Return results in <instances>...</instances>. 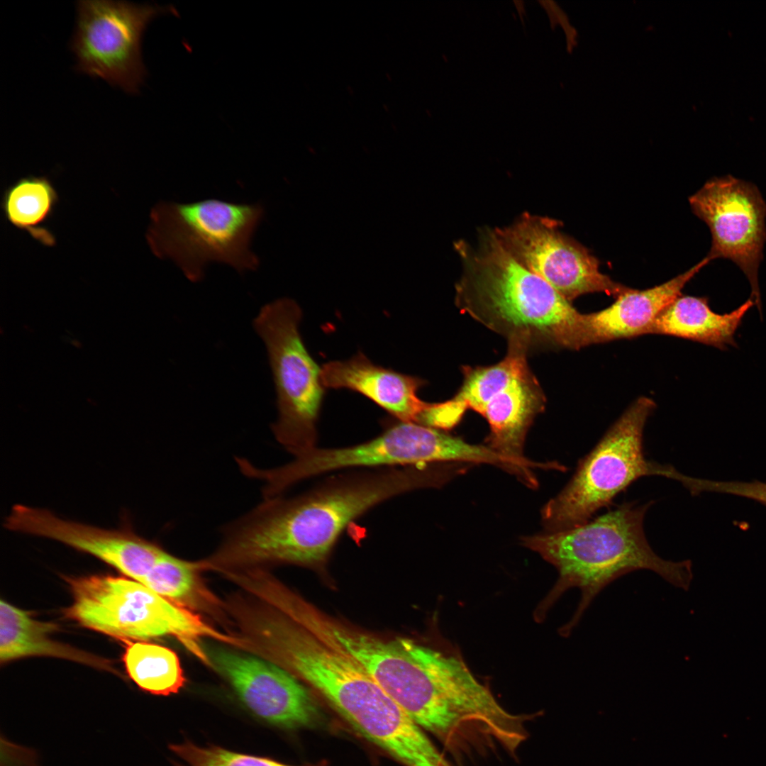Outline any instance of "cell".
<instances>
[{"label":"cell","instance_id":"6da1fadb","mask_svg":"<svg viewBox=\"0 0 766 766\" xmlns=\"http://www.w3.org/2000/svg\"><path fill=\"white\" fill-rule=\"evenodd\" d=\"M345 471L296 496L264 499L226 525L212 554L213 563L223 570L270 563L322 566L345 529L369 510L440 483L439 470L433 465Z\"/></svg>","mask_w":766,"mask_h":766},{"label":"cell","instance_id":"7a4b0ae2","mask_svg":"<svg viewBox=\"0 0 766 766\" xmlns=\"http://www.w3.org/2000/svg\"><path fill=\"white\" fill-rule=\"evenodd\" d=\"M463 271L455 285L457 308L528 352L588 345L585 314L505 250L493 230L477 248L455 244Z\"/></svg>","mask_w":766,"mask_h":766},{"label":"cell","instance_id":"3957f363","mask_svg":"<svg viewBox=\"0 0 766 766\" xmlns=\"http://www.w3.org/2000/svg\"><path fill=\"white\" fill-rule=\"evenodd\" d=\"M652 501L624 503L599 516L569 529L523 537L522 544L538 553L558 572V579L535 611L538 621L571 588L581 598L571 619L560 628L568 636L599 593L621 576L648 570L672 585L687 589L691 562L667 560L652 549L645 535L643 519Z\"/></svg>","mask_w":766,"mask_h":766},{"label":"cell","instance_id":"277c9868","mask_svg":"<svg viewBox=\"0 0 766 766\" xmlns=\"http://www.w3.org/2000/svg\"><path fill=\"white\" fill-rule=\"evenodd\" d=\"M72 604L65 616L84 628L124 643L172 636L206 665L204 639L233 645L235 638L206 623L198 614L125 577H65Z\"/></svg>","mask_w":766,"mask_h":766},{"label":"cell","instance_id":"5b68a950","mask_svg":"<svg viewBox=\"0 0 766 766\" xmlns=\"http://www.w3.org/2000/svg\"><path fill=\"white\" fill-rule=\"evenodd\" d=\"M528 351L508 344L500 362L489 366H464L463 382L454 396L440 403H428L419 423L447 431L472 409L487 421L490 432L486 445L496 453L532 468L554 470L555 463L533 462L523 456L527 432L545 407V396L530 369Z\"/></svg>","mask_w":766,"mask_h":766},{"label":"cell","instance_id":"8992f818","mask_svg":"<svg viewBox=\"0 0 766 766\" xmlns=\"http://www.w3.org/2000/svg\"><path fill=\"white\" fill-rule=\"evenodd\" d=\"M655 408L650 398L633 402L578 463L571 479L541 511L547 533L578 526L638 479L660 475L681 482L687 489L692 477L671 465L648 460L643 446V429Z\"/></svg>","mask_w":766,"mask_h":766},{"label":"cell","instance_id":"52a82bcc","mask_svg":"<svg viewBox=\"0 0 766 766\" xmlns=\"http://www.w3.org/2000/svg\"><path fill=\"white\" fill-rule=\"evenodd\" d=\"M263 215L259 204L160 201L150 211L146 239L155 256L172 260L192 282L200 281L211 262L242 273L259 265L250 243Z\"/></svg>","mask_w":766,"mask_h":766},{"label":"cell","instance_id":"ba28073f","mask_svg":"<svg viewBox=\"0 0 766 766\" xmlns=\"http://www.w3.org/2000/svg\"><path fill=\"white\" fill-rule=\"evenodd\" d=\"M301 314L294 301L282 298L262 306L253 323L267 348L276 388L278 417L272 430L294 457L317 447L316 426L326 392L321 368L299 333Z\"/></svg>","mask_w":766,"mask_h":766},{"label":"cell","instance_id":"9c48e42d","mask_svg":"<svg viewBox=\"0 0 766 766\" xmlns=\"http://www.w3.org/2000/svg\"><path fill=\"white\" fill-rule=\"evenodd\" d=\"M175 10L126 1H77L70 44L76 70L137 94L147 76L142 56L143 33L155 18Z\"/></svg>","mask_w":766,"mask_h":766},{"label":"cell","instance_id":"30bf717a","mask_svg":"<svg viewBox=\"0 0 766 766\" xmlns=\"http://www.w3.org/2000/svg\"><path fill=\"white\" fill-rule=\"evenodd\" d=\"M475 445L440 430L398 421L378 436L357 445L314 449L282 465L280 476L289 487L321 474L353 469L380 468L445 462L469 463Z\"/></svg>","mask_w":766,"mask_h":766},{"label":"cell","instance_id":"8fae6325","mask_svg":"<svg viewBox=\"0 0 766 766\" xmlns=\"http://www.w3.org/2000/svg\"><path fill=\"white\" fill-rule=\"evenodd\" d=\"M494 231L518 263L570 303L588 293L604 292L616 298L629 289L601 273L597 259L561 233L555 220L525 213Z\"/></svg>","mask_w":766,"mask_h":766},{"label":"cell","instance_id":"7c38bea8","mask_svg":"<svg viewBox=\"0 0 766 766\" xmlns=\"http://www.w3.org/2000/svg\"><path fill=\"white\" fill-rule=\"evenodd\" d=\"M689 202L711 234L706 257L733 262L747 277L750 299L761 310L757 274L766 240V203L757 187L731 175L713 177Z\"/></svg>","mask_w":766,"mask_h":766},{"label":"cell","instance_id":"4fadbf2b","mask_svg":"<svg viewBox=\"0 0 766 766\" xmlns=\"http://www.w3.org/2000/svg\"><path fill=\"white\" fill-rule=\"evenodd\" d=\"M211 667L255 716L279 728L311 727L320 718L311 692L297 677L265 658L204 645Z\"/></svg>","mask_w":766,"mask_h":766},{"label":"cell","instance_id":"5bb4252c","mask_svg":"<svg viewBox=\"0 0 766 766\" xmlns=\"http://www.w3.org/2000/svg\"><path fill=\"white\" fill-rule=\"evenodd\" d=\"M6 529L46 538L88 553L128 577L142 582L165 552L128 530H107L57 517L48 510L17 504Z\"/></svg>","mask_w":766,"mask_h":766},{"label":"cell","instance_id":"9a60e30c","mask_svg":"<svg viewBox=\"0 0 766 766\" xmlns=\"http://www.w3.org/2000/svg\"><path fill=\"white\" fill-rule=\"evenodd\" d=\"M321 379L325 388L360 393L400 421L418 423L428 404L417 394L423 379L375 365L360 352L324 364Z\"/></svg>","mask_w":766,"mask_h":766},{"label":"cell","instance_id":"2e32d148","mask_svg":"<svg viewBox=\"0 0 766 766\" xmlns=\"http://www.w3.org/2000/svg\"><path fill=\"white\" fill-rule=\"evenodd\" d=\"M710 261L706 257L685 272L654 287L629 289L606 309L585 314L588 345L649 334L657 317Z\"/></svg>","mask_w":766,"mask_h":766},{"label":"cell","instance_id":"e0dca14e","mask_svg":"<svg viewBox=\"0 0 766 766\" xmlns=\"http://www.w3.org/2000/svg\"><path fill=\"white\" fill-rule=\"evenodd\" d=\"M58 629L56 623L36 620L28 612L1 599V663L27 657H50L116 672L109 660L55 639L52 634Z\"/></svg>","mask_w":766,"mask_h":766},{"label":"cell","instance_id":"ac0fdd59","mask_svg":"<svg viewBox=\"0 0 766 766\" xmlns=\"http://www.w3.org/2000/svg\"><path fill=\"white\" fill-rule=\"evenodd\" d=\"M754 304L749 299L730 313L718 314L711 309L706 297L680 295L657 317L649 334L673 335L726 350L736 345L735 333Z\"/></svg>","mask_w":766,"mask_h":766},{"label":"cell","instance_id":"d6986e66","mask_svg":"<svg viewBox=\"0 0 766 766\" xmlns=\"http://www.w3.org/2000/svg\"><path fill=\"white\" fill-rule=\"evenodd\" d=\"M58 200L57 192L47 177L30 175L18 179L5 189L1 206L12 226L50 247L56 241L45 223L53 215Z\"/></svg>","mask_w":766,"mask_h":766},{"label":"cell","instance_id":"ffe728a7","mask_svg":"<svg viewBox=\"0 0 766 766\" xmlns=\"http://www.w3.org/2000/svg\"><path fill=\"white\" fill-rule=\"evenodd\" d=\"M125 643L122 660L128 677L141 690L169 696L184 686L186 678L174 651L148 641Z\"/></svg>","mask_w":766,"mask_h":766},{"label":"cell","instance_id":"44dd1931","mask_svg":"<svg viewBox=\"0 0 766 766\" xmlns=\"http://www.w3.org/2000/svg\"><path fill=\"white\" fill-rule=\"evenodd\" d=\"M201 561L192 562L165 552L141 582L159 595L192 610H211L219 601L201 577Z\"/></svg>","mask_w":766,"mask_h":766},{"label":"cell","instance_id":"7402d4cb","mask_svg":"<svg viewBox=\"0 0 766 766\" xmlns=\"http://www.w3.org/2000/svg\"><path fill=\"white\" fill-rule=\"evenodd\" d=\"M175 766H293L277 760L233 752L221 747L199 746L190 742L170 745Z\"/></svg>","mask_w":766,"mask_h":766},{"label":"cell","instance_id":"603a6c76","mask_svg":"<svg viewBox=\"0 0 766 766\" xmlns=\"http://www.w3.org/2000/svg\"><path fill=\"white\" fill-rule=\"evenodd\" d=\"M701 491L728 494L753 500L766 506V482L754 480L752 482L716 481L703 479Z\"/></svg>","mask_w":766,"mask_h":766},{"label":"cell","instance_id":"cb8c5ba5","mask_svg":"<svg viewBox=\"0 0 766 766\" xmlns=\"http://www.w3.org/2000/svg\"><path fill=\"white\" fill-rule=\"evenodd\" d=\"M539 2L546 10L550 18L551 24L556 25L557 23H560L561 26H562L563 28L565 29V33H566L568 39V46H570V41H573L572 39L574 38V33L572 27L569 25L568 19L567 18L563 11L557 4H555L554 1H543Z\"/></svg>","mask_w":766,"mask_h":766}]
</instances>
